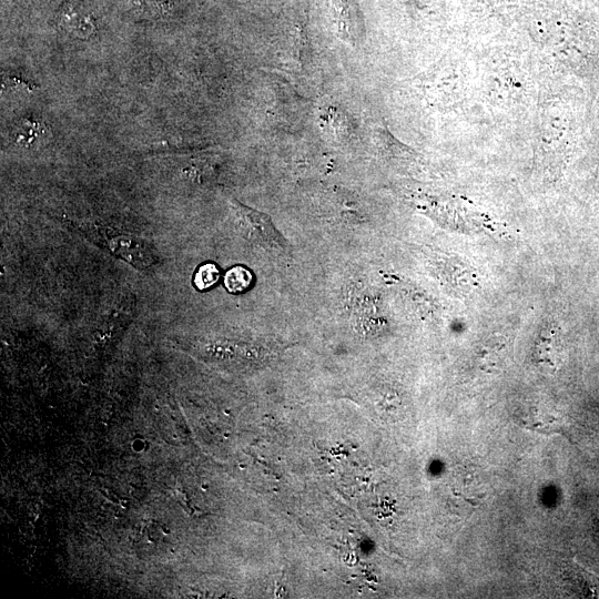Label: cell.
<instances>
[{"mask_svg": "<svg viewBox=\"0 0 599 599\" xmlns=\"http://www.w3.org/2000/svg\"><path fill=\"white\" fill-rule=\"evenodd\" d=\"M230 203L247 240L271 253L283 254L288 251V242L267 214L248 207L236 199H231Z\"/></svg>", "mask_w": 599, "mask_h": 599, "instance_id": "cell-1", "label": "cell"}, {"mask_svg": "<svg viewBox=\"0 0 599 599\" xmlns=\"http://www.w3.org/2000/svg\"><path fill=\"white\" fill-rule=\"evenodd\" d=\"M561 344L560 327L554 321H546L540 327L534 345L536 363L547 369L557 368L561 356Z\"/></svg>", "mask_w": 599, "mask_h": 599, "instance_id": "cell-2", "label": "cell"}, {"mask_svg": "<svg viewBox=\"0 0 599 599\" xmlns=\"http://www.w3.org/2000/svg\"><path fill=\"white\" fill-rule=\"evenodd\" d=\"M336 33L351 45L362 40L363 28L359 22L353 0H332Z\"/></svg>", "mask_w": 599, "mask_h": 599, "instance_id": "cell-3", "label": "cell"}, {"mask_svg": "<svg viewBox=\"0 0 599 599\" xmlns=\"http://www.w3.org/2000/svg\"><path fill=\"white\" fill-rule=\"evenodd\" d=\"M506 342L494 336L486 341L478 349V366L486 372H494L505 356Z\"/></svg>", "mask_w": 599, "mask_h": 599, "instance_id": "cell-4", "label": "cell"}, {"mask_svg": "<svg viewBox=\"0 0 599 599\" xmlns=\"http://www.w3.org/2000/svg\"><path fill=\"white\" fill-rule=\"evenodd\" d=\"M253 281L252 273L243 266L230 268L224 276V285L231 293L246 291Z\"/></svg>", "mask_w": 599, "mask_h": 599, "instance_id": "cell-5", "label": "cell"}, {"mask_svg": "<svg viewBox=\"0 0 599 599\" xmlns=\"http://www.w3.org/2000/svg\"><path fill=\"white\" fill-rule=\"evenodd\" d=\"M219 277L220 272L215 264L205 263L197 268L193 283L197 290L204 291L212 287L219 281Z\"/></svg>", "mask_w": 599, "mask_h": 599, "instance_id": "cell-6", "label": "cell"}]
</instances>
